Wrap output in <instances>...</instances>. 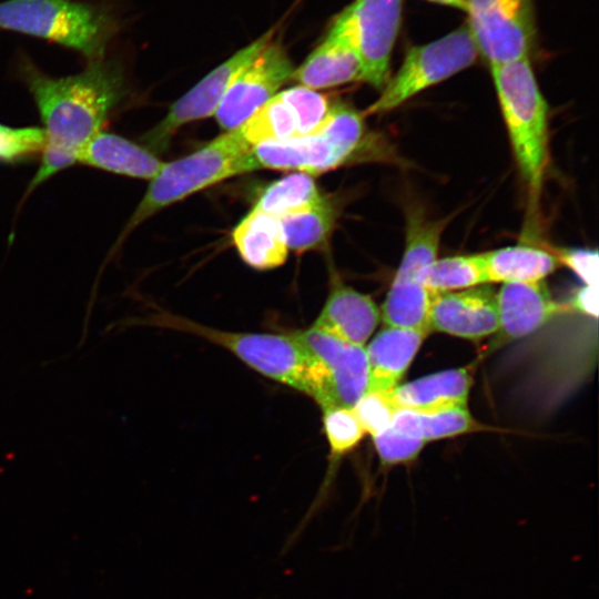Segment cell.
I'll use <instances>...</instances> for the list:
<instances>
[{"label": "cell", "mask_w": 599, "mask_h": 599, "mask_svg": "<svg viewBox=\"0 0 599 599\" xmlns=\"http://www.w3.org/2000/svg\"><path fill=\"white\" fill-rule=\"evenodd\" d=\"M429 302L430 292L422 282L394 277L379 311L380 317L389 327L428 331Z\"/></svg>", "instance_id": "26"}, {"label": "cell", "mask_w": 599, "mask_h": 599, "mask_svg": "<svg viewBox=\"0 0 599 599\" xmlns=\"http://www.w3.org/2000/svg\"><path fill=\"white\" fill-rule=\"evenodd\" d=\"M376 451L384 465H396L413 460L425 446V441L403 434L392 426L373 437Z\"/></svg>", "instance_id": "32"}, {"label": "cell", "mask_w": 599, "mask_h": 599, "mask_svg": "<svg viewBox=\"0 0 599 599\" xmlns=\"http://www.w3.org/2000/svg\"><path fill=\"white\" fill-rule=\"evenodd\" d=\"M353 410L365 433L376 436L392 424L396 412L387 393L367 390L354 405Z\"/></svg>", "instance_id": "33"}, {"label": "cell", "mask_w": 599, "mask_h": 599, "mask_svg": "<svg viewBox=\"0 0 599 599\" xmlns=\"http://www.w3.org/2000/svg\"><path fill=\"white\" fill-rule=\"evenodd\" d=\"M430 293L456 292L488 283L480 254L436 258L420 276Z\"/></svg>", "instance_id": "27"}, {"label": "cell", "mask_w": 599, "mask_h": 599, "mask_svg": "<svg viewBox=\"0 0 599 599\" xmlns=\"http://www.w3.org/2000/svg\"><path fill=\"white\" fill-rule=\"evenodd\" d=\"M490 69L514 156L530 197L536 199L549 161L547 102L529 58Z\"/></svg>", "instance_id": "2"}, {"label": "cell", "mask_w": 599, "mask_h": 599, "mask_svg": "<svg viewBox=\"0 0 599 599\" xmlns=\"http://www.w3.org/2000/svg\"><path fill=\"white\" fill-rule=\"evenodd\" d=\"M390 426L426 443L476 430L477 423L466 406H459L437 410L397 409Z\"/></svg>", "instance_id": "23"}, {"label": "cell", "mask_w": 599, "mask_h": 599, "mask_svg": "<svg viewBox=\"0 0 599 599\" xmlns=\"http://www.w3.org/2000/svg\"><path fill=\"white\" fill-rule=\"evenodd\" d=\"M428 333L427 329L389 326L379 331L365 348L368 364L367 390L388 393L396 387Z\"/></svg>", "instance_id": "18"}, {"label": "cell", "mask_w": 599, "mask_h": 599, "mask_svg": "<svg viewBox=\"0 0 599 599\" xmlns=\"http://www.w3.org/2000/svg\"><path fill=\"white\" fill-rule=\"evenodd\" d=\"M158 323L214 343L261 375L306 394L318 405L323 402V368L293 334L229 332L174 315H162Z\"/></svg>", "instance_id": "3"}, {"label": "cell", "mask_w": 599, "mask_h": 599, "mask_svg": "<svg viewBox=\"0 0 599 599\" xmlns=\"http://www.w3.org/2000/svg\"><path fill=\"white\" fill-rule=\"evenodd\" d=\"M324 197L312 175L293 172L267 185L254 207L278 219L308 207Z\"/></svg>", "instance_id": "28"}, {"label": "cell", "mask_w": 599, "mask_h": 599, "mask_svg": "<svg viewBox=\"0 0 599 599\" xmlns=\"http://www.w3.org/2000/svg\"><path fill=\"white\" fill-rule=\"evenodd\" d=\"M478 51L467 26L408 49L394 77L388 78L368 113L389 112L424 90L469 68Z\"/></svg>", "instance_id": "6"}, {"label": "cell", "mask_w": 599, "mask_h": 599, "mask_svg": "<svg viewBox=\"0 0 599 599\" xmlns=\"http://www.w3.org/2000/svg\"><path fill=\"white\" fill-rule=\"evenodd\" d=\"M45 142L42 128H14L0 123V161L16 163L40 153Z\"/></svg>", "instance_id": "31"}, {"label": "cell", "mask_w": 599, "mask_h": 599, "mask_svg": "<svg viewBox=\"0 0 599 599\" xmlns=\"http://www.w3.org/2000/svg\"><path fill=\"white\" fill-rule=\"evenodd\" d=\"M272 37V31L265 32L214 68L177 99L155 126L141 136L142 144L153 153L163 152L181 126L215 114L234 78L260 53Z\"/></svg>", "instance_id": "8"}, {"label": "cell", "mask_w": 599, "mask_h": 599, "mask_svg": "<svg viewBox=\"0 0 599 599\" xmlns=\"http://www.w3.org/2000/svg\"><path fill=\"white\" fill-rule=\"evenodd\" d=\"M362 64V81L382 90L400 29L403 0H355L346 7Z\"/></svg>", "instance_id": "12"}, {"label": "cell", "mask_w": 599, "mask_h": 599, "mask_svg": "<svg viewBox=\"0 0 599 599\" xmlns=\"http://www.w3.org/2000/svg\"><path fill=\"white\" fill-rule=\"evenodd\" d=\"M570 307L583 315L598 316V286L583 285L572 296Z\"/></svg>", "instance_id": "35"}, {"label": "cell", "mask_w": 599, "mask_h": 599, "mask_svg": "<svg viewBox=\"0 0 599 599\" xmlns=\"http://www.w3.org/2000/svg\"><path fill=\"white\" fill-rule=\"evenodd\" d=\"M496 306L501 341L536 332L562 309L542 281L502 284L496 293Z\"/></svg>", "instance_id": "16"}, {"label": "cell", "mask_w": 599, "mask_h": 599, "mask_svg": "<svg viewBox=\"0 0 599 599\" xmlns=\"http://www.w3.org/2000/svg\"><path fill=\"white\" fill-rule=\"evenodd\" d=\"M293 72L285 48L272 37L232 81L215 111L219 125L226 131L240 126L292 79Z\"/></svg>", "instance_id": "10"}, {"label": "cell", "mask_w": 599, "mask_h": 599, "mask_svg": "<svg viewBox=\"0 0 599 599\" xmlns=\"http://www.w3.org/2000/svg\"><path fill=\"white\" fill-rule=\"evenodd\" d=\"M324 433L333 459L353 450L365 435L353 408L332 406L323 408Z\"/></svg>", "instance_id": "30"}, {"label": "cell", "mask_w": 599, "mask_h": 599, "mask_svg": "<svg viewBox=\"0 0 599 599\" xmlns=\"http://www.w3.org/2000/svg\"><path fill=\"white\" fill-rule=\"evenodd\" d=\"M336 220L333 203L324 197L322 201L278 217L287 247L304 252L324 247Z\"/></svg>", "instance_id": "25"}, {"label": "cell", "mask_w": 599, "mask_h": 599, "mask_svg": "<svg viewBox=\"0 0 599 599\" xmlns=\"http://www.w3.org/2000/svg\"><path fill=\"white\" fill-rule=\"evenodd\" d=\"M21 73L35 102L45 142L35 179L45 182L78 163L84 145L101 130L110 112L125 94L120 67L103 59L90 61L80 73L49 77L30 61Z\"/></svg>", "instance_id": "1"}, {"label": "cell", "mask_w": 599, "mask_h": 599, "mask_svg": "<svg viewBox=\"0 0 599 599\" xmlns=\"http://www.w3.org/2000/svg\"><path fill=\"white\" fill-rule=\"evenodd\" d=\"M560 264L577 274L585 285L598 286V253L586 248L554 250Z\"/></svg>", "instance_id": "34"}, {"label": "cell", "mask_w": 599, "mask_h": 599, "mask_svg": "<svg viewBox=\"0 0 599 599\" xmlns=\"http://www.w3.org/2000/svg\"><path fill=\"white\" fill-rule=\"evenodd\" d=\"M292 80L312 90L362 81V64L346 8L334 18L323 40L304 62L294 69Z\"/></svg>", "instance_id": "13"}, {"label": "cell", "mask_w": 599, "mask_h": 599, "mask_svg": "<svg viewBox=\"0 0 599 599\" xmlns=\"http://www.w3.org/2000/svg\"><path fill=\"white\" fill-rule=\"evenodd\" d=\"M446 224L447 220H429L414 211L407 215L404 253L394 277L420 282L424 271L437 258Z\"/></svg>", "instance_id": "24"}, {"label": "cell", "mask_w": 599, "mask_h": 599, "mask_svg": "<svg viewBox=\"0 0 599 599\" xmlns=\"http://www.w3.org/2000/svg\"><path fill=\"white\" fill-rule=\"evenodd\" d=\"M78 163L114 174L151 180L163 162L146 149L119 134L100 131L81 150Z\"/></svg>", "instance_id": "20"}, {"label": "cell", "mask_w": 599, "mask_h": 599, "mask_svg": "<svg viewBox=\"0 0 599 599\" xmlns=\"http://www.w3.org/2000/svg\"><path fill=\"white\" fill-rule=\"evenodd\" d=\"M292 334L323 368L325 394L321 408H353L368 387L365 347L349 344L312 326Z\"/></svg>", "instance_id": "11"}, {"label": "cell", "mask_w": 599, "mask_h": 599, "mask_svg": "<svg viewBox=\"0 0 599 599\" xmlns=\"http://www.w3.org/2000/svg\"><path fill=\"white\" fill-rule=\"evenodd\" d=\"M316 132L325 136L345 161H348L359 149L364 138V116L349 104L332 103L326 119Z\"/></svg>", "instance_id": "29"}, {"label": "cell", "mask_w": 599, "mask_h": 599, "mask_svg": "<svg viewBox=\"0 0 599 599\" xmlns=\"http://www.w3.org/2000/svg\"><path fill=\"white\" fill-rule=\"evenodd\" d=\"M232 240L248 266L273 270L287 258L288 247L277 217L253 207L233 229Z\"/></svg>", "instance_id": "21"}, {"label": "cell", "mask_w": 599, "mask_h": 599, "mask_svg": "<svg viewBox=\"0 0 599 599\" xmlns=\"http://www.w3.org/2000/svg\"><path fill=\"white\" fill-rule=\"evenodd\" d=\"M0 29L54 42L94 61L103 59L119 21L101 6L74 0H4Z\"/></svg>", "instance_id": "4"}, {"label": "cell", "mask_w": 599, "mask_h": 599, "mask_svg": "<svg viewBox=\"0 0 599 599\" xmlns=\"http://www.w3.org/2000/svg\"><path fill=\"white\" fill-rule=\"evenodd\" d=\"M488 282H541L561 264L556 254L529 244H517L481 253Z\"/></svg>", "instance_id": "22"}, {"label": "cell", "mask_w": 599, "mask_h": 599, "mask_svg": "<svg viewBox=\"0 0 599 599\" xmlns=\"http://www.w3.org/2000/svg\"><path fill=\"white\" fill-rule=\"evenodd\" d=\"M345 159L321 133L260 143L242 160L243 174L261 169L303 172L309 175L333 170Z\"/></svg>", "instance_id": "15"}, {"label": "cell", "mask_w": 599, "mask_h": 599, "mask_svg": "<svg viewBox=\"0 0 599 599\" xmlns=\"http://www.w3.org/2000/svg\"><path fill=\"white\" fill-rule=\"evenodd\" d=\"M471 385L468 368H454L397 385L387 396L396 410H437L466 406Z\"/></svg>", "instance_id": "19"}, {"label": "cell", "mask_w": 599, "mask_h": 599, "mask_svg": "<svg viewBox=\"0 0 599 599\" xmlns=\"http://www.w3.org/2000/svg\"><path fill=\"white\" fill-rule=\"evenodd\" d=\"M331 106L332 102L326 95L296 85L277 92L235 129L252 149L263 142L315 133Z\"/></svg>", "instance_id": "9"}, {"label": "cell", "mask_w": 599, "mask_h": 599, "mask_svg": "<svg viewBox=\"0 0 599 599\" xmlns=\"http://www.w3.org/2000/svg\"><path fill=\"white\" fill-rule=\"evenodd\" d=\"M466 12L478 55L490 68L529 58L537 32L534 0H467Z\"/></svg>", "instance_id": "7"}, {"label": "cell", "mask_w": 599, "mask_h": 599, "mask_svg": "<svg viewBox=\"0 0 599 599\" xmlns=\"http://www.w3.org/2000/svg\"><path fill=\"white\" fill-rule=\"evenodd\" d=\"M379 317V309L368 295L337 282L312 327L349 344L364 346Z\"/></svg>", "instance_id": "17"}, {"label": "cell", "mask_w": 599, "mask_h": 599, "mask_svg": "<svg viewBox=\"0 0 599 599\" xmlns=\"http://www.w3.org/2000/svg\"><path fill=\"white\" fill-rule=\"evenodd\" d=\"M248 150L251 148L233 129L189 155L163 163L150 180L115 246L159 211L225 179L243 174L242 159Z\"/></svg>", "instance_id": "5"}, {"label": "cell", "mask_w": 599, "mask_h": 599, "mask_svg": "<svg viewBox=\"0 0 599 599\" xmlns=\"http://www.w3.org/2000/svg\"><path fill=\"white\" fill-rule=\"evenodd\" d=\"M426 1H429L436 4L450 7V8L463 10V11L467 10V0H426Z\"/></svg>", "instance_id": "36"}, {"label": "cell", "mask_w": 599, "mask_h": 599, "mask_svg": "<svg viewBox=\"0 0 599 599\" xmlns=\"http://www.w3.org/2000/svg\"><path fill=\"white\" fill-rule=\"evenodd\" d=\"M427 327L453 336L479 339L498 331L496 293L488 287L430 293Z\"/></svg>", "instance_id": "14"}]
</instances>
